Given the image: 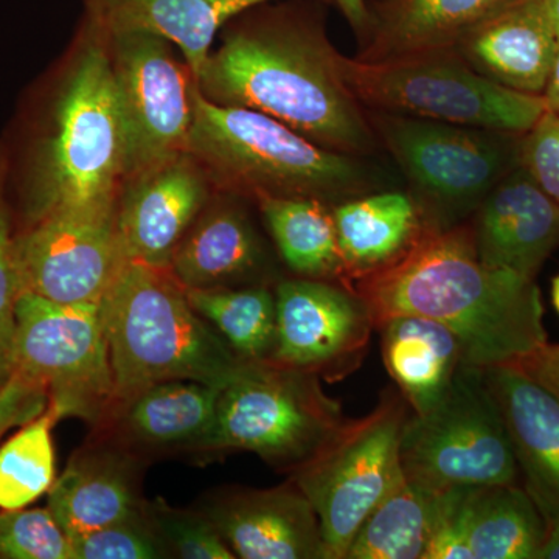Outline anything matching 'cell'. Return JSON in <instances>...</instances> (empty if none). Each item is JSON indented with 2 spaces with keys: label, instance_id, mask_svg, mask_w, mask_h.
Wrapping results in <instances>:
<instances>
[{
  "label": "cell",
  "instance_id": "e0dca14e",
  "mask_svg": "<svg viewBox=\"0 0 559 559\" xmlns=\"http://www.w3.org/2000/svg\"><path fill=\"white\" fill-rule=\"evenodd\" d=\"M474 216V245L488 266L536 278L559 248V204L521 164L489 191Z\"/></svg>",
  "mask_w": 559,
  "mask_h": 559
},
{
  "label": "cell",
  "instance_id": "b9f144b4",
  "mask_svg": "<svg viewBox=\"0 0 559 559\" xmlns=\"http://www.w3.org/2000/svg\"><path fill=\"white\" fill-rule=\"evenodd\" d=\"M550 20L554 21L555 27L559 32V0H543Z\"/></svg>",
  "mask_w": 559,
  "mask_h": 559
},
{
  "label": "cell",
  "instance_id": "8992f818",
  "mask_svg": "<svg viewBox=\"0 0 559 559\" xmlns=\"http://www.w3.org/2000/svg\"><path fill=\"white\" fill-rule=\"evenodd\" d=\"M348 418L312 371L274 359L245 360L219 393L216 417L193 451H248L272 468L294 471L312 457Z\"/></svg>",
  "mask_w": 559,
  "mask_h": 559
},
{
  "label": "cell",
  "instance_id": "ee69618b",
  "mask_svg": "<svg viewBox=\"0 0 559 559\" xmlns=\"http://www.w3.org/2000/svg\"><path fill=\"white\" fill-rule=\"evenodd\" d=\"M551 300H554L555 310L558 311L559 314V274L551 282Z\"/></svg>",
  "mask_w": 559,
  "mask_h": 559
},
{
  "label": "cell",
  "instance_id": "5bb4252c",
  "mask_svg": "<svg viewBox=\"0 0 559 559\" xmlns=\"http://www.w3.org/2000/svg\"><path fill=\"white\" fill-rule=\"evenodd\" d=\"M275 299L277 345L272 359L329 381L359 369L377 326L355 288L297 277L280 282Z\"/></svg>",
  "mask_w": 559,
  "mask_h": 559
},
{
  "label": "cell",
  "instance_id": "5b68a950",
  "mask_svg": "<svg viewBox=\"0 0 559 559\" xmlns=\"http://www.w3.org/2000/svg\"><path fill=\"white\" fill-rule=\"evenodd\" d=\"M127 142L108 46L90 24V40L70 73L55 128L38 162L31 221L58 210L119 201Z\"/></svg>",
  "mask_w": 559,
  "mask_h": 559
},
{
  "label": "cell",
  "instance_id": "d6a6232c",
  "mask_svg": "<svg viewBox=\"0 0 559 559\" xmlns=\"http://www.w3.org/2000/svg\"><path fill=\"white\" fill-rule=\"evenodd\" d=\"M0 558L73 559V554L49 509H0Z\"/></svg>",
  "mask_w": 559,
  "mask_h": 559
},
{
  "label": "cell",
  "instance_id": "7bdbcfd3",
  "mask_svg": "<svg viewBox=\"0 0 559 559\" xmlns=\"http://www.w3.org/2000/svg\"><path fill=\"white\" fill-rule=\"evenodd\" d=\"M11 373H13V367L10 358H0V389L10 380Z\"/></svg>",
  "mask_w": 559,
  "mask_h": 559
},
{
  "label": "cell",
  "instance_id": "9a60e30c",
  "mask_svg": "<svg viewBox=\"0 0 559 559\" xmlns=\"http://www.w3.org/2000/svg\"><path fill=\"white\" fill-rule=\"evenodd\" d=\"M207 202V171L189 151L124 180L117 226L128 261L168 270L173 252Z\"/></svg>",
  "mask_w": 559,
  "mask_h": 559
},
{
  "label": "cell",
  "instance_id": "e575fe53",
  "mask_svg": "<svg viewBox=\"0 0 559 559\" xmlns=\"http://www.w3.org/2000/svg\"><path fill=\"white\" fill-rule=\"evenodd\" d=\"M520 164L559 204V114L546 110L535 127L522 134Z\"/></svg>",
  "mask_w": 559,
  "mask_h": 559
},
{
  "label": "cell",
  "instance_id": "74e56055",
  "mask_svg": "<svg viewBox=\"0 0 559 559\" xmlns=\"http://www.w3.org/2000/svg\"><path fill=\"white\" fill-rule=\"evenodd\" d=\"M510 366L524 371L559 400V344L546 342L543 347Z\"/></svg>",
  "mask_w": 559,
  "mask_h": 559
},
{
  "label": "cell",
  "instance_id": "277c9868",
  "mask_svg": "<svg viewBox=\"0 0 559 559\" xmlns=\"http://www.w3.org/2000/svg\"><path fill=\"white\" fill-rule=\"evenodd\" d=\"M102 305L117 404L164 381L224 388L246 360L191 307L168 270L130 261Z\"/></svg>",
  "mask_w": 559,
  "mask_h": 559
},
{
  "label": "cell",
  "instance_id": "7a4b0ae2",
  "mask_svg": "<svg viewBox=\"0 0 559 559\" xmlns=\"http://www.w3.org/2000/svg\"><path fill=\"white\" fill-rule=\"evenodd\" d=\"M374 326L401 314L440 322L459 337L465 366H510L547 342L535 278L491 267L477 255L473 227H426L404 255L359 278Z\"/></svg>",
  "mask_w": 559,
  "mask_h": 559
},
{
  "label": "cell",
  "instance_id": "1f68e13d",
  "mask_svg": "<svg viewBox=\"0 0 559 559\" xmlns=\"http://www.w3.org/2000/svg\"><path fill=\"white\" fill-rule=\"evenodd\" d=\"M73 559H164L175 557L145 513L69 539Z\"/></svg>",
  "mask_w": 559,
  "mask_h": 559
},
{
  "label": "cell",
  "instance_id": "d4e9b609",
  "mask_svg": "<svg viewBox=\"0 0 559 559\" xmlns=\"http://www.w3.org/2000/svg\"><path fill=\"white\" fill-rule=\"evenodd\" d=\"M377 330L385 369L412 414H425L465 366L459 337L440 322L414 314L384 320Z\"/></svg>",
  "mask_w": 559,
  "mask_h": 559
},
{
  "label": "cell",
  "instance_id": "ffe728a7",
  "mask_svg": "<svg viewBox=\"0 0 559 559\" xmlns=\"http://www.w3.org/2000/svg\"><path fill=\"white\" fill-rule=\"evenodd\" d=\"M138 462L123 444L91 443L70 457L49 491L47 509L69 539L145 513Z\"/></svg>",
  "mask_w": 559,
  "mask_h": 559
},
{
  "label": "cell",
  "instance_id": "7c38bea8",
  "mask_svg": "<svg viewBox=\"0 0 559 559\" xmlns=\"http://www.w3.org/2000/svg\"><path fill=\"white\" fill-rule=\"evenodd\" d=\"M98 32L119 95L128 180L187 153L197 81L167 39L146 32Z\"/></svg>",
  "mask_w": 559,
  "mask_h": 559
},
{
  "label": "cell",
  "instance_id": "d6986e66",
  "mask_svg": "<svg viewBox=\"0 0 559 559\" xmlns=\"http://www.w3.org/2000/svg\"><path fill=\"white\" fill-rule=\"evenodd\" d=\"M485 371L513 447L524 489L546 521H559V400L514 366Z\"/></svg>",
  "mask_w": 559,
  "mask_h": 559
},
{
  "label": "cell",
  "instance_id": "d590c367",
  "mask_svg": "<svg viewBox=\"0 0 559 559\" xmlns=\"http://www.w3.org/2000/svg\"><path fill=\"white\" fill-rule=\"evenodd\" d=\"M20 294V280L14 261V235L9 209L0 194V358H10Z\"/></svg>",
  "mask_w": 559,
  "mask_h": 559
},
{
  "label": "cell",
  "instance_id": "4fadbf2b",
  "mask_svg": "<svg viewBox=\"0 0 559 559\" xmlns=\"http://www.w3.org/2000/svg\"><path fill=\"white\" fill-rule=\"evenodd\" d=\"M117 202L47 213L14 235L21 294L64 305L103 304L130 263L117 226Z\"/></svg>",
  "mask_w": 559,
  "mask_h": 559
},
{
  "label": "cell",
  "instance_id": "ab89813d",
  "mask_svg": "<svg viewBox=\"0 0 559 559\" xmlns=\"http://www.w3.org/2000/svg\"><path fill=\"white\" fill-rule=\"evenodd\" d=\"M543 98L546 102L547 110L559 114V32L557 58H555L549 83H547L546 90L543 92Z\"/></svg>",
  "mask_w": 559,
  "mask_h": 559
},
{
  "label": "cell",
  "instance_id": "2e32d148",
  "mask_svg": "<svg viewBox=\"0 0 559 559\" xmlns=\"http://www.w3.org/2000/svg\"><path fill=\"white\" fill-rule=\"evenodd\" d=\"M201 511L237 558L326 559L318 513L290 480L223 492Z\"/></svg>",
  "mask_w": 559,
  "mask_h": 559
},
{
  "label": "cell",
  "instance_id": "7402d4cb",
  "mask_svg": "<svg viewBox=\"0 0 559 559\" xmlns=\"http://www.w3.org/2000/svg\"><path fill=\"white\" fill-rule=\"evenodd\" d=\"M275 0H84L102 32H146L175 44L198 83L219 31L246 11Z\"/></svg>",
  "mask_w": 559,
  "mask_h": 559
},
{
  "label": "cell",
  "instance_id": "f35d334b",
  "mask_svg": "<svg viewBox=\"0 0 559 559\" xmlns=\"http://www.w3.org/2000/svg\"><path fill=\"white\" fill-rule=\"evenodd\" d=\"M333 2L352 25L353 31L358 33L364 40H369L374 27V16H371L366 0H333Z\"/></svg>",
  "mask_w": 559,
  "mask_h": 559
},
{
  "label": "cell",
  "instance_id": "8fae6325",
  "mask_svg": "<svg viewBox=\"0 0 559 559\" xmlns=\"http://www.w3.org/2000/svg\"><path fill=\"white\" fill-rule=\"evenodd\" d=\"M13 371L49 395L61 418L103 426L117 396L103 305H64L22 293L11 342Z\"/></svg>",
  "mask_w": 559,
  "mask_h": 559
},
{
  "label": "cell",
  "instance_id": "ac0fdd59",
  "mask_svg": "<svg viewBox=\"0 0 559 559\" xmlns=\"http://www.w3.org/2000/svg\"><path fill=\"white\" fill-rule=\"evenodd\" d=\"M471 68L509 90L543 95L558 51V31L543 0H510L459 39Z\"/></svg>",
  "mask_w": 559,
  "mask_h": 559
},
{
  "label": "cell",
  "instance_id": "f546056e",
  "mask_svg": "<svg viewBox=\"0 0 559 559\" xmlns=\"http://www.w3.org/2000/svg\"><path fill=\"white\" fill-rule=\"evenodd\" d=\"M191 307L246 360L272 359L277 345V299L264 283L186 289Z\"/></svg>",
  "mask_w": 559,
  "mask_h": 559
},
{
  "label": "cell",
  "instance_id": "52a82bcc",
  "mask_svg": "<svg viewBox=\"0 0 559 559\" xmlns=\"http://www.w3.org/2000/svg\"><path fill=\"white\" fill-rule=\"evenodd\" d=\"M349 90L369 110L525 134L546 112L543 95L485 79L454 49L385 60L342 58Z\"/></svg>",
  "mask_w": 559,
  "mask_h": 559
},
{
  "label": "cell",
  "instance_id": "3957f363",
  "mask_svg": "<svg viewBox=\"0 0 559 559\" xmlns=\"http://www.w3.org/2000/svg\"><path fill=\"white\" fill-rule=\"evenodd\" d=\"M187 151L219 186L255 201L312 198L340 204L380 190L366 157L334 153L257 110L209 102L194 84Z\"/></svg>",
  "mask_w": 559,
  "mask_h": 559
},
{
  "label": "cell",
  "instance_id": "484cf974",
  "mask_svg": "<svg viewBox=\"0 0 559 559\" xmlns=\"http://www.w3.org/2000/svg\"><path fill=\"white\" fill-rule=\"evenodd\" d=\"M510 0H393L374 17L359 60L378 61L418 51L454 49L471 28Z\"/></svg>",
  "mask_w": 559,
  "mask_h": 559
},
{
  "label": "cell",
  "instance_id": "836d02e7",
  "mask_svg": "<svg viewBox=\"0 0 559 559\" xmlns=\"http://www.w3.org/2000/svg\"><path fill=\"white\" fill-rule=\"evenodd\" d=\"M151 520L173 555L183 559H235L226 540L202 511L171 509L157 500L148 503Z\"/></svg>",
  "mask_w": 559,
  "mask_h": 559
},
{
  "label": "cell",
  "instance_id": "30bf717a",
  "mask_svg": "<svg viewBox=\"0 0 559 559\" xmlns=\"http://www.w3.org/2000/svg\"><path fill=\"white\" fill-rule=\"evenodd\" d=\"M404 477L441 491L516 484V457L485 371L462 366L425 414H411L401 433Z\"/></svg>",
  "mask_w": 559,
  "mask_h": 559
},
{
  "label": "cell",
  "instance_id": "8d00e7d4",
  "mask_svg": "<svg viewBox=\"0 0 559 559\" xmlns=\"http://www.w3.org/2000/svg\"><path fill=\"white\" fill-rule=\"evenodd\" d=\"M49 406V395L36 384L13 371L0 389V439L11 428H21L38 417Z\"/></svg>",
  "mask_w": 559,
  "mask_h": 559
},
{
  "label": "cell",
  "instance_id": "603a6c76",
  "mask_svg": "<svg viewBox=\"0 0 559 559\" xmlns=\"http://www.w3.org/2000/svg\"><path fill=\"white\" fill-rule=\"evenodd\" d=\"M221 390L193 380L157 382L117 404L103 426L112 423L123 447L194 450L215 421Z\"/></svg>",
  "mask_w": 559,
  "mask_h": 559
},
{
  "label": "cell",
  "instance_id": "83f0119b",
  "mask_svg": "<svg viewBox=\"0 0 559 559\" xmlns=\"http://www.w3.org/2000/svg\"><path fill=\"white\" fill-rule=\"evenodd\" d=\"M261 215L294 274L353 288L342 259L333 205L312 198H263Z\"/></svg>",
  "mask_w": 559,
  "mask_h": 559
},
{
  "label": "cell",
  "instance_id": "6da1fadb",
  "mask_svg": "<svg viewBox=\"0 0 559 559\" xmlns=\"http://www.w3.org/2000/svg\"><path fill=\"white\" fill-rule=\"evenodd\" d=\"M227 24L198 90L216 105L257 110L334 153L371 157L380 140L318 24L278 7Z\"/></svg>",
  "mask_w": 559,
  "mask_h": 559
},
{
  "label": "cell",
  "instance_id": "4dcf8cb0",
  "mask_svg": "<svg viewBox=\"0 0 559 559\" xmlns=\"http://www.w3.org/2000/svg\"><path fill=\"white\" fill-rule=\"evenodd\" d=\"M60 419L49 404L0 447V509H27L50 491L57 480L51 430Z\"/></svg>",
  "mask_w": 559,
  "mask_h": 559
},
{
  "label": "cell",
  "instance_id": "60d3db41",
  "mask_svg": "<svg viewBox=\"0 0 559 559\" xmlns=\"http://www.w3.org/2000/svg\"><path fill=\"white\" fill-rule=\"evenodd\" d=\"M536 559H559V521L547 528L546 539Z\"/></svg>",
  "mask_w": 559,
  "mask_h": 559
},
{
  "label": "cell",
  "instance_id": "44dd1931",
  "mask_svg": "<svg viewBox=\"0 0 559 559\" xmlns=\"http://www.w3.org/2000/svg\"><path fill=\"white\" fill-rule=\"evenodd\" d=\"M267 255L248 213L221 201L202 210L173 252V277L186 289L257 285Z\"/></svg>",
  "mask_w": 559,
  "mask_h": 559
},
{
  "label": "cell",
  "instance_id": "f1b7e54d",
  "mask_svg": "<svg viewBox=\"0 0 559 559\" xmlns=\"http://www.w3.org/2000/svg\"><path fill=\"white\" fill-rule=\"evenodd\" d=\"M441 491L404 477L362 522L345 559H425Z\"/></svg>",
  "mask_w": 559,
  "mask_h": 559
},
{
  "label": "cell",
  "instance_id": "4316f807",
  "mask_svg": "<svg viewBox=\"0 0 559 559\" xmlns=\"http://www.w3.org/2000/svg\"><path fill=\"white\" fill-rule=\"evenodd\" d=\"M463 518L473 559H536L547 535L538 507L516 484L466 487Z\"/></svg>",
  "mask_w": 559,
  "mask_h": 559
},
{
  "label": "cell",
  "instance_id": "cb8c5ba5",
  "mask_svg": "<svg viewBox=\"0 0 559 559\" xmlns=\"http://www.w3.org/2000/svg\"><path fill=\"white\" fill-rule=\"evenodd\" d=\"M333 215L352 286L399 260L426 229L409 191H371L334 204Z\"/></svg>",
  "mask_w": 559,
  "mask_h": 559
},
{
  "label": "cell",
  "instance_id": "9c48e42d",
  "mask_svg": "<svg viewBox=\"0 0 559 559\" xmlns=\"http://www.w3.org/2000/svg\"><path fill=\"white\" fill-rule=\"evenodd\" d=\"M412 411L400 390L389 389L369 415L347 419L290 481L318 513L326 559H345L356 533L404 479L401 433Z\"/></svg>",
  "mask_w": 559,
  "mask_h": 559
},
{
  "label": "cell",
  "instance_id": "ba28073f",
  "mask_svg": "<svg viewBox=\"0 0 559 559\" xmlns=\"http://www.w3.org/2000/svg\"><path fill=\"white\" fill-rule=\"evenodd\" d=\"M378 140L409 182L428 229L466 223L520 165L522 134L367 109Z\"/></svg>",
  "mask_w": 559,
  "mask_h": 559
}]
</instances>
